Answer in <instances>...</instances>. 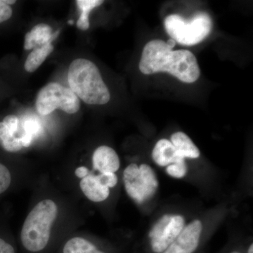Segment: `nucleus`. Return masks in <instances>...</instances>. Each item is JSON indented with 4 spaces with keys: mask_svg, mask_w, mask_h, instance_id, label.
Masks as SVG:
<instances>
[{
    "mask_svg": "<svg viewBox=\"0 0 253 253\" xmlns=\"http://www.w3.org/2000/svg\"><path fill=\"white\" fill-rule=\"evenodd\" d=\"M12 16V9L6 0H0V23L7 21Z\"/></svg>",
    "mask_w": 253,
    "mask_h": 253,
    "instance_id": "obj_22",
    "label": "nucleus"
},
{
    "mask_svg": "<svg viewBox=\"0 0 253 253\" xmlns=\"http://www.w3.org/2000/svg\"><path fill=\"white\" fill-rule=\"evenodd\" d=\"M171 143L174 146L178 154L180 157L184 158H191L196 159L200 157V151L199 148L195 145L185 133L182 131H176L171 136Z\"/></svg>",
    "mask_w": 253,
    "mask_h": 253,
    "instance_id": "obj_13",
    "label": "nucleus"
},
{
    "mask_svg": "<svg viewBox=\"0 0 253 253\" xmlns=\"http://www.w3.org/2000/svg\"><path fill=\"white\" fill-rule=\"evenodd\" d=\"M68 23H70V24H73V21H68Z\"/></svg>",
    "mask_w": 253,
    "mask_h": 253,
    "instance_id": "obj_30",
    "label": "nucleus"
},
{
    "mask_svg": "<svg viewBox=\"0 0 253 253\" xmlns=\"http://www.w3.org/2000/svg\"><path fill=\"white\" fill-rule=\"evenodd\" d=\"M164 26L171 39L182 45L193 46L207 38L212 23L207 13L199 12L189 21L179 15H169L165 19Z\"/></svg>",
    "mask_w": 253,
    "mask_h": 253,
    "instance_id": "obj_4",
    "label": "nucleus"
},
{
    "mask_svg": "<svg viewBox=\"0 0 253 253\" xmlns=\"http://www.w3.org/2000/svg\"><path fill=\"white\" fill-rule=\"evenodd\" d=\"M168 45L170 46L171 47L174 48L176 45V42L172 39L168 40V42H166Z\"/></svg>",
    "mask_w": 253,
    "mask_h": 253,
    "instance_id": "obj_27",
    "label": "nucleus"
},
{
    "mask_svg": "<svg viewBox=\"0 0 253 253\" xmlns=\"http://www.w3.org/2000/svg\"><path fill=\"white\" fill-rule=\"evenodd\" d=\"M181 214H166L159 218L149 233L150 248L154 253H163L186 226Z\"/></svg>",
    "mask_w": 253,
    "mask_h": 253,
    "instance_id": "obj_7",
    "label": "nucleus"
},
{
    "mask_svg": "<svg viewBox=\"0 0 253 253\" xmlns=\"http://www.w3.org/2000/svg\"><path fill=\"white\" fill-rule=\"evenodd\" d=\"M166 172L168 175L175 179H181L187 174L188 167L185 159H181L178 162L172 163L166 167Z\"/></svg>",
    "mask_w": 253,
    "mask_h": 253,
    "instance_id": "obj_18",
    "label": "nucleus"
},
{
    "mask_svg": "<svg viewBox=\"0 0 253 253\" xmlns=\"http://www.w3.org/2000/svg\"><path fill=\"white\" fill-rule=\"evenodd\" d=\"M12 177L8 169L4 165L0 163V195L4 194L11 186Z\"/></svg>",
    "mask_w": 253,
    "mask_h": 253,
    "instance_id": "obj_19",
    "label": "nucleus"
},
{
    "mask_svg": "<svg viewBox=\"0 0 253 253\" xmlns=\"http://www.w3.org/2000/svg\"><path fill=\"white\" fill-rule=\"evenodd\" d=\"M123 183L126 194L139 205L152 199L159 186L156 172L147 164L129 165L123 171Z\"/></svg>",
    "mask_w": 253,
    "mask_h": 253,
    "instance_id": "obj_5",
    "label": "nucleus"
},
{
    "mask_svg": "<svg viewBox=\"0 0 253 253\" xmlns=\"http://www.w3.org/2000/svg\"><path fill=\"white\" fill-rule=\"evenodd\" d=\"M91 172L87 168L84 167V166H81V167L78 168L75 171V174L78 178L85 177V176L89 175Z\"/></svg>",
    "mask_w": 253,
    "mask_h": 253,
    "instance_id": "obj_25",
    "label": "nucleus"
},
{
    "mask_svg": "<svg viewBox=\"0 0 253 253\" xmlns=\"http://www.w3.org/2000/svg\"><path fill=\"white\" fill-rule=\"evenodd\" d=\"M229 253H243L240 252V251H231V252H230Z\"/></svg>",
    "mask_w": 253,
    "mask_h": 253,
    "instance_id": "obj_29",
    "label": "nucleus"
},
{
    "mask_svg": "<svg viewBox=\"0 0 253 253\" xmlns=\"http://www.w3.org/2000/svg\"><path fill=\"white\" fill-rule=\"evenodd\" d=\"M57 205L52 200L41 201L32 209L23 223L21 242L30 253L45 251L51 239V226L57 217Z\"/></svg>",
    "mask_w": 253,
    "mask_h": 253,
    "instance_id": "obj_3",
    "label": "nucleus"
},
{
    "mask_svg": "<svg viewBox=\"0 0 253 253\" xmlns=\"http://www.w3.org/2000/svg\"><path fill=\"white\" fill-rule=\"evenodd\" d=\"M172 49L161 40L149 42L143 49L139 62L141 72L145 75L168 73L185 83L197 81L201 71L194 54L189 50Z\"/></svg>",
    "mask_w": 253,
    "mask_h": 253,
    "instance_id": "obj_1",
    "label": "nucleus"
},
{
    "mask_svg": "<svg viewBox=\"0 0 253 253\" xmlns=\"http://www.w3.org/2000/svg\"><path fill=\"white\" fill-rule=\"evenodd\" d=\"M80 187L84 196L94 203L103 202L109 198L110 189L98 180L96 175L90 174L81 179Z\"/></svg>",
    "mask_w": 253,
    "mask_h": 253,
    "instance_id": "obj_11",
    "label": "nucleus"
},
{
    "mask_svg": "<svg viewBox=\"0 0 253 253\" xmlns=\"http://www.w3.org/2000/svg\"><path fill=\"white\" fill-rule=\"evenodd\" d=\"M0 253H16L12 244L7 241L0 238Z\"/></svg>",
    "mask_w": 253,
    "mask_h": 253,
    "instance_id": "obj_24",
    "label": "nucleus"
},
{
    "mask_svg": "<svg viewBox=\"0 0 253 253\" xmlns=\"http://www.w3.org/2000/svg\"><path fill=\"white\" fill-rule=\"evenodd\" d=\"M104 3L102 0H78V8L81 11V16L77 21V27L82 31H86L89 28V15L91 10Z\"/></svg>",
    "mask_w": 253,
    "mask_h": 253,
    "instance_id": "obj_16",
    "label": "nucleus"
},
{
    "mask_svg": "<svg viewBox=\"0 0 253 253\" xmlns=\"http://www.w3.org/2000/svg\"><path fill=\"white\" fill-rule=\"evenodd\" d=\"M92 165L94 170L100 173H116L121 166V161L114 149L110 146H101L93 154Z\"/></svg>",
    "mask_w": 253,
    "mask_h": 253,
    "instance_id": "obj_9",
    "label": "nucleus"
},
{
    "mask_svg": "<svg viewBox=\"0 0 253 253\" xmlns=\"http://www.w3.org/2000/svg\"><path fill=\"white\" fill-rule=\"evenodd\" d=\"M36 106L41 116H47L56 109L73 114L79 111L81 103L70 88L59 83H50L40 90L37 96Z\"/></svg>",
    "mask_w": 253,
    "mask_h": 253,
    "instance_id": "obj_6",
    "label": "nucleus"
},
{
    "mask_svg": "<svg viewBox=\"0 0 253 253\" xmlns=\"http://www.w3.org/2000/svg\"><path fill=\"white\" fill-rule=\"evenodd\" d=\"M56 34L57 33L53 34L52 29L49 25L44 23L37 25L25 36V49H36L51 43L53 37H56Z\"/></svg>",
    "mask_w": 253,
    "mask_h": 253,
    "instance_id": "obj_12",
    "label": "nucleus"
},
{
    "mask_svg": "<svg viewBox=\"0 0 253 253\" xmlns=\"http://www.w3.org/2000/svg\"><path fill=\"white\" fill-rule=\"evenodd\" d=\"M19 138L23 147H28V146H30L33 139V136L31 135V134H28V133H24Z\"/></svg>",
    "mask_w": 253,
    "mask_h": 253,
    "instance_id": "obj_26",
    "label": "nucleus"
},
{
    "mask_svg": "<svg viewBox=\"0 0 253 253\" xmlns=\"http://www.w3.org/2000/svg\"><path fill=\"white\" fill-rule=\"evenodd\" d=\"M68 82L71 91L86 104L104 105L111 99L99 68L89 60L75 59L68 68Z\"/></svg>",
    "mask_w": 253,
    "mask_h": 253,
    "instance_id": "obj_2",
    "label": "nucleus"
},
{
    "mask_svg": "<svg viewBox=\"0 0 253 253\" xmlns=\"http://www.w3.org/2000/svg\"><path fill=\"white\" fill-rule=\"evenodd\" d=\"M54 51L51 43L36 48L28 55L25 62V70L28 73H33L45 61L46 58Z\"/></svg>",
    "mask_w": 253,
    "mask_h": 253,
    "instance_id": "obj_15",
    "label": "nucleus"
},
{
    "mask_svg": "<svg viewBox=\"0 0 253 253\" xmlns=\"http://www.w3.org/2000/svg\"><path fill=\"white\" fill-rule=\"evenodd\" d=\"M2 123L9 129L10 133L16 136L18 128H19V119L14 115L6 116L3 120Z\"/></svg>",
    "mask_w": 253,
    "mask_h": 253,
    "instance_id": "obj_21",
    "label": "nucleus"
},
{
    "mask_svg": "<svg viewBox=\"0 0 253 253\" xmlns=\"http://www.w3.org/2000/svg\"><path fill=\"white\" fill-rule=\"evenodd\" d=\"M0 146L9 153H16L23 147L19 137L10 133L2 122L0 123Z\"/></svg>",
    "mask_w": 253,
    "mask_h": 253,
    "instance_id": "obj_17",
    "label": "nucleus"
},
{
    "mask_svg": "<svg viewBox=\"0 0 253 253\" xmlns=\"http://www.w3.org/2000/svg\"><path fill=\"white\" fill-rule=\"evenodd\" d=\"M154 163L160 167H167L184 158L180 157L172 143L167 139H160L152 151Z\"/></svg>",
    "mask_w": 253,
    "mask_h": 253,
    "instance_id": "obj_10",
    "label": "nucleus"
},
{
    "mask_svg": "<svg viewBox=\"0 0 253 253\" xmlns=\"http://www.w3.org/2000/svg\"><path fill=\"white\" fill-rule=\"evenodd\" d=\"M61 253H107L97 245L81 236L68 239L63 245Z\"/></svg>",
    "mask_w": 253,
    "mask_h": 253,
    "instance_id": "obj_14",
    "label": "nucleus"
},
{
    "mask_svg": "<svg viewBox=\"0 0 253 253\" xmlns=\"http://www.w3.org/2000/svg\"><path fill=\"white\" fill-rule=\"evenodd\" d=\"M41 125L34 119H28L24 123L25 133L33 136L39 132Z\"/></svg>",
    "mask_w": 253,
    "mask_h": 253,
    "instance_id": "obj_23",
    "label": "nucleus"
},
{
    "mask_svg": "<svg viewBox=\"0 0 253 253\" xmlns=\"http://www.w3.org/2000/svg\"><path fill=\"white\" fill-rule=\"evenodd\" d=\"M203 228L199 219L191 221L163 253H194L199 249Z\"/></svg>",
    "mask_w": 253,
    "mask_h": 253,
    "instance_id": "obj_8",
    "label": "nucleus"
},
{
    "mask_svg": "<svg viewBox=\"0 0 253 253\" xmlns=\"http://www.w3.org/2000/svg\"><path fill=\"white\" fill-rule=\"evenodd\" d=\"M253 253V244H251L250 245L249 249H248L247 253Z\"/></svg>",
    "mask_w": 253,
    "mask_h": 253,
    "instance_id": "obj_28",
    "label": "nucleus"
},
{
    "mask_svg": "<svg viewBox=\"0 0 253 253\" xmlns=\"http://www.w3.org/2000/svg\"><path fill=\"white\" fill-rule=\"evenodd\" d=\"M96 178L102 185L109 189L114 188L118 184V178L116 173H100L96 175Z\"/></svg>",
    "mask_w": 253,
    "mask_h": 253,
    "instance_id": "obj_20",
    "label": "nucleus"
}]
</instances>
